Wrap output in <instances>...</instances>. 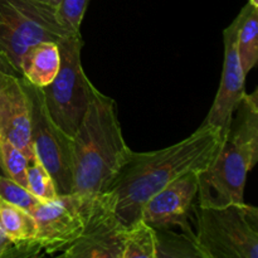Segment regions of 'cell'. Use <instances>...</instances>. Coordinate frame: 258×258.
I'll return each mask as SVG.
<instances>
[{
  "instance_id": "8fae6325",
  "label": "cell",
  "mask_w": 258,
  "mask_h": 258,
  "mask_svg": "<svg viewBox=\"0 0 258 258\" xmlns=\"http://www.w3.org/2000/svg\"><path fill=\"white\" fill-rule=\"evenodd\" d=\"M241 15H237L233 22L223 30L224 58L221 83L203 123L219 128L223 135L231 123L232 116L237 106L246 93V77L239 62L237 52V32Z\"/></svg>"
},
{
  "instance_id": "5b68a950",
  "label": "cell",
  "mask_w": 258,
  "mask_h": 258,
  "mask_svg": "<svg viewBox=\"0 0 258 258\" xmlns=\"http://www.w3.org/2000/svg\"><path fill=\"white\" fill-rule=\"evenodd\" d=\"M60 66L54 80L43 88L44 102L50 117L72 136L87 110L92 97V85L82 67L81 33H71L58 42Z\"/></svg>"
},
{
  "instance_id": "7a4b0ae2",
  "label": "cell",
  "mask_w": 258,
  "mask_h": 258,
  "mask_svg": "<svg viewBox=\"0 0 258 258\" xmlns=\"http://www.w3.org/2000/svg\"><path fill=\"white\" fill-rule=\"evenodd\" d=\"M72 193H106L133 155L123 138L116 102L93 87L91 102L72 138Z\"/></svg>"
},
{
  "instance_id": "2e32d148",
  "label": "cell",
  "mask_w": 258,
  "mask_h": 258,
  "mask_svg": "<svg viewBox=\"0 0 258 258\" xmlns=\"http://www.w3.org/2000/svg\"><path fill=\"white\" fill-rule=\"evenodd\" d=\"M158 236L154 227L138 219L126 227L121 258H156Z\"/></svg>"
},
{
  "instance_id": "8992f818",
  "label": "cell",
  "mask_w": 258,
  "mask_h": 258,
  "mask_svg": "<svg viewBox=\"0 0 258 258\" xmlns=\"http://www.w3.org/2000/svg\"><path fill=\"white\" fill-rule=\"evenodd\" d=\"M57 19L55 8L38 0H0V54L15 75L28 47L39 42H59L71 34Z\"/></svg>"
},
{
  "instance_id": "ac0fdd59",
  "label": "cell",
  "mask_w": 258,
  "mask_h": 258,
  "mask_svg": "<svg viewBox=\"0 0 258 258\" xmlns=\"http://www.w3.org/2000/svg\"><path fill=\"white\" fill-rule=\"evenodd\" d=\"M28 158L8 139L0 136V170L3 175L27 188Z\"/></svg>"
},
{
  "instance_id": "ba28073f",
  "label": "cell",
  "mask_w": 258,
  "mask_h": 258,
  "mask_svg": "<svg viewBox=\"0 0 258 258\" xmlns=\"http://www.w3.org/2000/svg\"><path fill=\"white\" fill-rule=\"evenodd\" d=\"M82 197V196H81ZM83 198L85 228L72 246L57 256L66 258H121L126 224L118 218L110 191Z\"/></svg>"
},
{
  "instance_id": "7c38bea8",
  "label": "cell",
  "mask_w": 258,
  "mask_h": 258,
  "mask_svg": "<svg viewBox=\"0 0 258 258\" xmlns=\"http://www.w3.org/2000/svg\"><path fill=\"white\" fill-rule=\"evenodd\" d=\"M0 136L23 151L29 160L34 156L30 139V100L23 77L0 70Z\"/></svg>"
},
{
  "instance_id": "cb8c5ba5",
  "label": "cell",
  "mask_w": 258,
  "mask_h": 258,
  "mask_svg": "<svg viewBox=\"0 0 258 258\" xmlns=\"http://www.w3.org/2000/svg\"><path fill=\"white\" fill-rule=\"evenodd\" d=\"M38 2L43 3V4H47V5H50V7H57L58 3L60 2V0H38Z\"/></svg>"
},
{
  "instance_id": "30bf717a",
  "label": "cell",
  "mask_w": 258,
  "mask_h": 258,
  "mask_svg": "<svg viewBox=\"0 0 258 258\" xmlns=\"http://www.w3.org/2000/svg\"><path fill=\"white\" fill-rule=\"evenodd\" d=\"M198 171H189L154 194L145 203L140 219L155 229L179 227L194 237L189 214L198 196Z\"/></svg>"
},
{
  "instance_id": "6da1fadb",
  "label": "cell",
  "mask_w": 258,
  "mask_h": 258,
  "mask_svg": "<svg viewBox=\"0 0 258 258\" xmlns=\"http://www.w3.org/2000/svg\"><path fill=\"white\" fill-rule=\"evenodd\" d=\"M224 135L202 123L191 135L160 150L136 153L118 173L111 188L118 218L128 226L140 219L146 202L189 171L202 173L216 158Z\"/></svg>"
},
{
  "instance_id": "277c9868",
  "label": "cell",
  "mask_w": 258,
  "mask_h": 258,
  "mask_svg": "<svg viewBox=\"0 0 258 258\" xmlns=\"http://www.w3.org/2000/svg\"><path fill=\"white\" fill-rule=\"evenodd\" d=\"M194 209V241L202 258H258V209L232 203Z\"/></svg>"
},
{
  "instance_id": "44dd1931",
  "label": "cell",
  "mask_w": 258,
  "mask_h": 258,
  "mask_svg": "<svg viewBox=\"0 0 258 258\" xmlns=\"http://www.w3.org/2000/svg\"><path fill=\"white\" fill-rule=\"evenodd\" d=\"M0 199L20 207L28 212L32 211L40 202L25 186L20 185L19 183L3 174H0Z\"/></svg>"
},
{
  "instance_id": "d4e9b609",
  "label": "cell",
  "mask_w": 258,
  "mask_h": 258,
  "mask_svg": "<svg viewBox=\"0 0 258 258\" xmlns=\"http://www.w3.org/2000/svg\"><path fill=\"white\" fill-rule=\"evenodd\" d=\"M248 3H251L252 5H256V7H258V0H248Z\"/></svg>"
},
{
  "instance_id": "9c48e42d",
  "label": "cell",
  "mask_w": 258,
  "mask_h": 258,
  "mask_svg": "<svg viewBox=\"0 0 258 258\" xmlns=\"http://www.w3.org/2000/svg\"><path fill=\"white\" fill-rule=\"evenodd\" d=\"M37 222V243L45 254H59L83 233V198L77 194L40 201L30 211Z\"/></svg>"
},
{
  "instance_id": "9a60e30c",
  "label": "cell",
  "mask_w": 258,
  "mask_h": 258,
  "mask_svg": "<svg viewBox=\"0 0 258 258\" xmlns=\"http://www.w3.org/2000/svg\"><path fill=\"white\" fill-rule=\"evenodd\" d=\"M238 32H237V52L244 75L256 67L258 62V7L247 3L239 12Z\"/></svg>"
},
{
  "instance_id": "5bb4252c",
  "label": "cell",
  "mask_w": 258,
  "mask_h": 258,
  "mask_svg": "<svg viewBox=\"0 0 258 258\" xmlns=\"http://www.w3.org/2000/svg\"><path fill=\"white\" fill-rule=\"evenodd\" d=\"M0 229L14 243L42 252L37 243V222L32 213L3 199H0Z\"/></svg>"
},
{
  "instance_id": "d6986e66",
  "label": "cell",
  "mask_w": 258,
  "mask_h": 258,
  "mask_svg": "<svg viewBox=\"0 0 258 258\" xmlns=\"http://www.w3.org/2000/svg\"><path fill=\"white\" fill-rule=\"evenodd\" d=\"M27 189L39 201H53L58 197L54 180L37 156L28 160Z\"/></svg>"
},
{
  "instance_id": "603a6c76",
  "label": "cell",
  "mask_w": 258,
  "mask_h": 258,
  "mask_svg": "<svg viewBox=\"0 0 258 258\" xmlns=\"http://www.w3.org/2000/svg\"><path fill=\"white\" fill-rule=\"evenodd\" d=\"M0 70H4V71H9V72L14 73V71L12 70V67L9 66V63L5 60V58L0 54ZM0 174H2V170H0Z\"/></svg>"
},
{
  "instance_id": "4fadbf2b",
  "label": "cell",
  "mask_w": 258,
  "mask_h": 258,
  "mask_svg": "<svg viewBox=\"0 0 258 258\" xmlns=\"http://www.w3.org/2000/svg\"><path fill=\"white\" fill-rule=\"evenodd\" d=\"M60 66L57 42H39L28 47L20 60V77L30 85L44 88L54 80Z\"/></svg>"
},
{
  "instance_id": "7402d4cb",
  "label": "cell",
  "mask_w": 258,
  "mask_h": 258,
  "mask_svg": "<svg viewBox=\"0 0 258 258\" xmlns=\"http://www.w3.org/2000/svg\"><path fill=\"white\" fill-rule=\"evenodd\" d=\"M40 251L29 247H23L10 241L0 229V258L15 257H35L39 256Z\"/></svg>"
},
{
  "instance_id": "ffe728a7",
  "label": "cell",
  "mask_w": 258,
  "mask_h": 258,
  "mask_svg": "<svg viewBox=\"0 0 258 258\" xmlns=\"http://www.w3.org/2000/svg\"><path fill=\"white\" fill-rule=\"evenodd\" d=\"M90 0H60L55 7L57 19L68 32L81 33V24L85 18Z\"/></svg>"
},
{
  "instance_id": "3957f363",
  "label": "cell",
  "mask_w": 258,
  "mask_h": 258,
  "mask_svg": "<svg viewBox=\"0 0 258 258\" xmlns=\"http://www.w3.org/2000/svg\"><path fill=\"white\" fill-rule=\"evenodd\" d=\"M258 161V90L244 93L211 165L198 174V206L243 203L248 173Z\"/></svg>"
},
{
  "instance_id": "52a82bcc",
  "label": "cell",
  "mask_w": 258,
  "mask_h": 258,
  "mask_svg": "<svg viewBox=\"0 0 258 258\" xmlns=\"http://www.w3.org/2000/svg\"><path fill=\"white\" fill-rule=\"evenodd\" d=\"M24 80V78H23ZM30 100V139L34 155L49 171L58 196L72 193L73 141L50 117L43 88L24 80Z\"/></svg>"
},
{
  "instance_id": "e0dca14e",
  "label": "cell",
  "mask_w": 258,
  "mask_h": 258,
  "mask_svg": "<svg viewBox=\"0 0 258 258\" xmlns=\"http://www.w3.org/2000/svg\"><path fill=\"white\" fill-rule=\"evenodd\" d=\"M158 236V257H202L194 237L181 232L171 233L168 228L155 229Z\"/></svg>"
}]
</instances>
